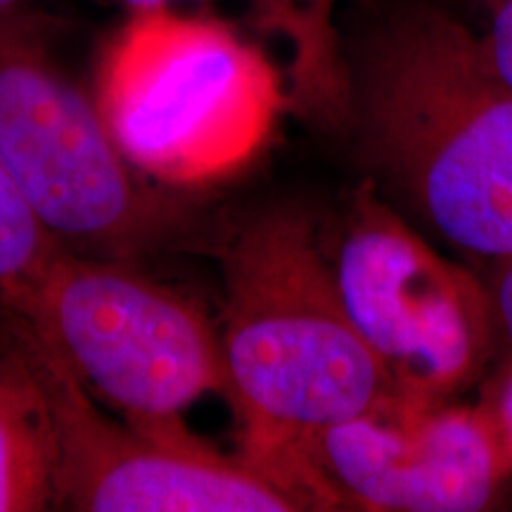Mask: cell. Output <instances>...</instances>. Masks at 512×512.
I'll return each mask as SVG.
<instances>
[{"label": "cell", "mask_w": 512, "mask_h": 512, "mask_svg": "<svg viewBox=\"0 0 512 512\" xmlns=\"http://www.w3.org/2000/svg\"><path fill=\"white\" fill-rule=\"evenodd\" d=\"M0 166L64 252L140 264L195 230L181 190L121 152L36 10L0 24Z\"/></svg>", "instance_id": "3"}, {"label": "cell", "mask_w": 512, "mask_h": 512, "mask_svg": "<svg viewBox=\"0 0 512 512\" xmlns=\"http://www.w3.org/2000/svg\"><path fill=\"white\" fill-rule=\"evenodd\" d=\"M479 403L489 413L505 451L512 458V358H503L496 363Z\"/></svg>", "instance_id": "13"}, {"label": "cell", "mask_w": 512, "mask_h": 512, "mask_svg": "<svg viewBox=\"0 0 512 512\" xmlns=\"http://www.w3.org/2000/svg\"><path fill=\"white\" fill-rule=\"evenodd\" d=\"M15 318V316H12ZM19 320V318H17ZM22 323V320H19ZM57 427L55 508L86 512H290L294 491L247 456H226L181 422H114L27 325Z\"/></svg>", "instance_id": "7"}, {"label": "cell", "mask_w": 512, "mask_h": 512, "mask_svg": "<svg viewBox=\"0 0 512 512\" xmlns=\"http://www.w3.org/2000/svg\"><path fill=\"white\" fill-rule=\"evenodd\" d=\"M347 76L370 181L460 254L512 259V88L479 34L437 5H396L351 50Z\"/></svg>", "instance_id": "1"}, {"label": "cell", "mask_w": 512, "mask_h": 512, "mask_svg": "<svg viewBox=\"0 0 512 512\" xmlns=\"http://www.w3.org/2000/svg\"><path fill=\"white\" fill-rule=\"evenodd\" d=\"M337 0H259L264 17L278 22L280 31L297 43V95L304 91L323 98L325 114L347 107L349 88L335 79V64L330 62V10Z\"/></svg>", "instance_id": "10"}, {"label": "cell", "mask_w": 512, "mask_h": 512, "mask_svg": "<svg viewBox=\"0 0 512 512\" xmlns=\"http://www.w3.org/2000/svg\"><path fill=\"white\" fill-rule=\"evenodd\" d=\"M38 0H0V24L36 10Z\"/></svg>", "instance_id": "15"}, {"label": "cell", "mask_w": 512, "mask_h": 512, "mask_svg": "<svg viewBox=\"0 0 512 512\" xmlns=\"http://www.w3.org/2000/svg\"><path fill=\"white\" fill-rule=\"evenodd\" d=\"M221 358L240 453L313 510L302 453L318 432L384 411L394 389L351 323L309 214L266 209L230 230Z\"/></svg>", "instance_id": "2"}, {"label": "cell", "mask_w": 512, "mask_h": 512, "mask_svg": "<svg viewBox=\"0 0 512 512\" xmlns=\"http://www.w3.org/2000/svg\"><path fill=\"white\" fill-rule=\"evenodd\" d=\"M114 3H121L131 12H140V10H155V8H171L176 0H114Z\"/></svg>", "instance_id": "16"}, {"label": "cell", "mask_w": 512, "mask_h": 512, "mask_svg": "<svg viewBox=\"0 0 512 512\" xmlns=\"http://www.w3.org/2000/svg\"><path fill=\"white\" fill-rule=\"evenodd\" d=\"M316 508L477 512L494 508L512 458L482 403H392L318 432L302 453Z\"/></svg>", "instance_id": "8"}, {"label": "cell", "mask_w": 512, "mask_h": 512, "mask_svg": "<svg viewBox=\"0 0 512 512\" xmlns=\"http://www.w3.org/2000/svg\"><path fill=\"white\" fill-rule=\"evenodd\" d=\"M57 427L36 351L0 313V512L55 508Z\"/></svg>", "instance_id": "9"}, {"label": "cell", "mask_w": 512, "mask_h": 512, "mask_svg": "<svg viewBox=\"0 0 512 512\" xmlns=\"http://www.w3.org/2000/svg\"><path fill=\"white\" fill-rule=\"evenodd\" d=\"M8 316L136 425L181 422L204 394L226 392L221 337L207 313L133 261L57 249Z\"/></svg>", "instance_id": "5"}, {"label": "cell", "mask_w": 512, "mask_h": 512, "mask_svg": "<svg viewBox=\"0 0 512 512\" xmlns=\"http://www.w3.org/2000/svg\"><path fill=\"white\" fill-rule=\"evenodd\" d=\"M489 8V27L482 38V48L494 72L512 88V0H494Z\"/></svg>", "instance_id": "12"}, {"label": "cell", "mask_w": 512, "mask_h": 512, "mask_svg": "<svg viewBox=\"0 0 512 512\" xmlns=\"http://www.w3.org/2000/svg\"><path fill=\"white\" fill-rule=\"evenodd\" d=\"M479 3H482V5H489V3H494V0H479Z\"/></svg>", "instance_id": "17"}, {"label": "cell", "mask_w": 512, "mask_h": 512, "mask_svg": "<svg viewBox=\"0 0 512 512\" xmlns=\"http://www.w3.org/2000/svg\"><path fill=\"white\" fill-rule=\"evenodd\" d=\"M93 95L133 166L176 190L245 169L287 102L264 50L219 19L171 8L131 12L102 50Z\"/></svg>", "instance_id": "4"}, {"label": "cell", "mask_w": 512, "mask_h": 512, "mask_svg": "<svg viewBox=\"0 0 512 512\" xmlns=\"http://www.w3.org/2000/svg\"><path fill=\"white\" fill-rule=\"evenodd\" d=\"M486 285H489L491 302H494L498 363L503 358H512V259L494 264V271L486 278Z\"/></svg>", "instance_id": "14"}, {"label": "cell", "mask_w": 512, "mask_h": 512, "mask_svg": "<svg viewBox=\"0 0 512 512\" xmlns=\"http://www.w3.org/2000/svg\"><path fill=\"white\" fill-rule=\"evenodd\" d=\"M57 249L0 166V313H19Z\"/></svg>", "instance_id": "11"}, {"label": "cell", "mask_w": 512, "mask_h": 512, "mask_svg": "<svg viewBox=\"0 0 512 512\" xmlns=\"http://www.w3.org/2000/svg\"><path fill=\"white\" fill-rule=\"evenodd\" d=\"M328 256L344 309L382 363L394 403L453 401L494 368L486 278L441 256L370 178L351 197Z\"/></svg>", "instance_id": "6"}]
</instances>
